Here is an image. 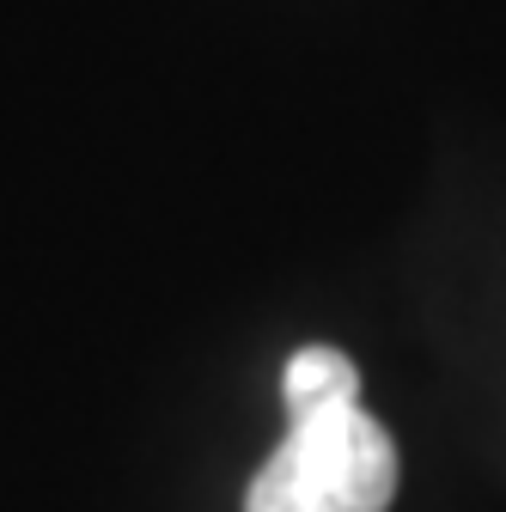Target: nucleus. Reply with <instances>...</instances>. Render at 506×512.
Masks as SVG:
<instances>
[{"label": "nucleus", "instance_id": "f257e3e1", "mask_svg": "<svg viewBox=\"0 0 506 512\" xmlns=\"http://www.w3.org/2000/svg\"><path fill=\"white\" fill-rule=\"evenodd\" d=\"M397 476L403 458L385 421L342 397L287 415V439L244 488V512H391Z\"/></svg>", "mask_w": 506, "mask_h": 512}, {"label": "nucleus", "instance_id": "f03ea898", "mask_svg": "<svg viewBox=\"0 0 506 512\" xmlns=\"http://www.w3.org/2000/svg\"><path fill=\"white\" fill-rule=\"evenodd\" d=\"M342 397H360V366L342 348L311 342V348H299L281 366V403H287V415L293 409H318V403H342Z\"/></svg>", "mask_w": 506, "mask_h": 512}]
</instances>
